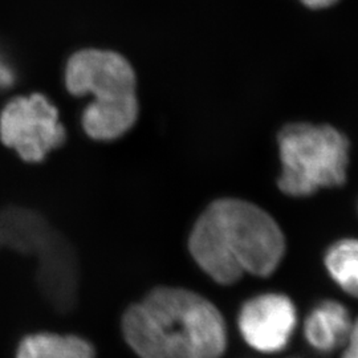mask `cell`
I'll list each match as a JSON object with an SVG mask.
<instances>
[{
  "mask_svg": "<svg viewBox=\"0 0 358 358\" xmlns=\"http://www.w3.org/2000/svg\"><path fill=\"white\" fill-rule=\"evenodd\" d=\"M189 250L214 282L231 285L245 273L271 276L282 263L285 239L263 208L230 198L213 202L198 217Z\"/></svg>",
  "mask_w": 358,
  "mask_h": 358,
  "instance_id": "6da1fadb",
  "label": "cell"
},
{
  "mask_svg": "<svg viewBox=\"0 0 358 358\" xmlns=\"http://www.w3.org/2000/svg\"><path fill=\"white\" fill-rule=\"evenodd\" d=\"M121 329L140 358H220L227 348L219 309L185 288L150 291L124 312Z\"/></svg>",
  "mask_w": 358,
  "mask_h": 358,
  "instance_id": "7a4b0ae2",
  "label": "cell"
},
{
  "mask_svg": "<svg viewBox=\"0 0 358 358\" xmlns=\"http://www.w3.org/2000/svg\"><path fill=\"white\" fill-rule=\"evenodd\" d=\"M65 85L73 96L94 97L83 113V128L90 138L113 141L136 124L137 80L122 55L101 50L73 53L65 68Z\"/></svg>",
  "mask_w": 358,
  "mask_h": 358,
  "instance_id": "3957f363",
  "label": "cell"
},
{
  "mask_svg": "<svg viewBox=\"0 0 358 358\" xmlns=\"http://www.w3.org/2000/svg\"><path fill=\"white\" fill-rule=\"evenodd\" d=\"M282 174L279 189L291 196H307L346 180L349 142L328 125L289 124L279 133Z\"/></svg>",
  "mask_w": 358,
  "mask_h": 358,
  "instance_id": "277c9868",
  "label": "cell"
},
{
  "mask_svg": "<svg viewBox=\"0 0 358 358\" xmlns=\"http://www.w3.org/2000/svg\"><path fill=\"white\" fill-rule=\"evenodd\" d=\"M0 140L31 164L63 146L66 131L56 106L40 93L15 97L0 113Z\"/></svg>",
  "mask_w": 358,
  "mask_h": 358,
  "instance_id": "5b68a950",
  "label": "cell"
},
{
  "mask_svg": "<svg viewBox=\"0 0 358 358\" xmlns=\"http://www.w3.org/2000/svg\"><path fill=\"white\" fill-rule=\"evenodd\" d=\"M296 322L292 300L280 294H260L248 300L238 319L244 341L263 353H275L288 345Z\"/></svg>",
  "mask_w": 358,
  "mask_h": 358,
  "instance_id": "8992f818",
  "label": "cell"
},
{
  "mask_svg": "<svg viewBox=\"0 0 358 358\" xmlns=\"http://www.w3.org/2000/svg\"><path fill=\"white\" fill-rule=\"evenodd\" d=\"M352 325L346 308L337 301L328 300L309 313L304 324V334L315 349L332 352L345 345Z\"/></svg>",
  "mask_w": 358,
  "mask_h": 358,
  "instance_id": "52a82bcc",
  "label": "cell"
},
{
  "mask_svg": "<svg viewBox=\"0 0 358 358\" xmlns=\"http://www.w3.org/2000/svg\"><path fill=\"white\" fill-rule=\"evenodd\" d=\"M16 358H96V350L80 336L38 332L19 343Z\"/></svg>",
  "mask_w": 358,
  "mask_h": 358,
  "instance_id": "ba28073f",
  "label": "cell"
},
{
  "mask_svg": "<svg viewBox=\"0 0 358 358\" xmlns=\"http://www.w3.org/2000/svg\"><path fill=\"white\" fill-rule=\"evenodd\" d=\"M325 267L343 291L358 299V241L333 244L325 256Z\"/></svg>",
  "mask_w": 358,
  "mask_h": 358,
  "instance_id": "9c48e42d",
  "label": "cell"
},
{
  "mask_svg": "<svg viewBox=\"0 0 358 358\" xmlns=\"http://www.w3.org/2000/svg\"><path fill=\"white\" fill-rule=\"evenodd\" d=\"M343 358H358V320L352 325Z\"/></svg>",
  "mask_w": 358,
  "mask_h": 358,
  "instance_id": "30bf717a",
  "label": "cell"
},
{
  "mask_svg": "<svg viewBox=\"0 0 358 358\" xmlns=\"http://www.w3.org/2000/svg\"><path fill=\"white\" fill-rule=\"evenodd\" d=\"M307 7L313 8V10H320V8H327L334 4L337 0H301Z\"/></svg>",
  "mask_w": 358,
  "mask_h": 358,
  "instance_id": "8fae6325",
  "label": "cell"
}]
</instances>
